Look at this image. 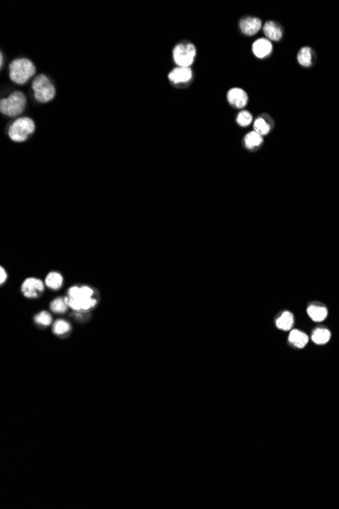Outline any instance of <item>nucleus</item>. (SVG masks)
I'll list each match as a JSON object with an SVG mask.
<instances>
[{"instance_id":"obj_18","label":"nucleus","mask_w":339,"mask_h":509,"mask_svg":"<svg viewBox=\"0 0 339 509\" xmlns=\"http://www.w3.org/2000/svg\"><path fill=\"white\" fill-rule=\"evenodd\" d=\"M331 333L326 328H317L312 333V341L317 345H324L329 342Z\"/></svg>"},{"instance_id":"obj_10","label":"nucleus","mask_w":339,"mask_h":509,"mask_svg":"<svg viewBox=\"0 0 339 509\" xmlns=\"http://www.w3.org/2000/svg\"><path fill=\"white\" fill-rule=\"evenodd\" d=\"M228 101L232 106H234L238 109H242L248 103V96L244 90L235 88V89H232L229 91Z\"/></svg>"},{"instance_id":"obj_26","label":"nucleus","mask_w":339,"mask_h":509,"mask_svg":"<svg viewBox=\"0 0 339 509\" xmlns=\"http://www.w3.org/2000/svg\"><path fill=\"white\" fill-rule=\"evenodd\" d=\"M7 279V273L5 271V269L3 267L0 268V282H1V285H3L5 280Z\"/></svg>"},{"instance_id":"obj_13","label":"nucleus","mask_w":339,"mask_h":509,"mask_svg":"<svg viewBox=\"0 0 339 509\" xmlns=\"http://www.w3.org/2000/svg\"><path fill=\"white\" fill-rule=\"evenodd\" d=\"M315 54L310 47H303L298 53V62L304 67H310L314 63Z\"/></svg>"},{"instance_id":"obj_21","label":"nucleus","mask_w":339,"mask_h":509,"mask_svg":"<svg viewBox=\"0 0 339 509\" xmlns=\"http://www.w3.org/2000/svg\"><path fill=\"white\" fill-rule=\"evenodd\" d=\"M254 131L261 136L266 135L270 131V125L264 118H257L255 122H254Z\"/></svg>"},{"instance_id":"obj_27","label":"nucleus","mask_w":339,"mask_h":509,"mask_svg":"<svg viewBox=\"0 0 339 509\" xmlns=\"http://www.w3.org/2000/svg\"><path fill=\"white\" fill-rule=\"evenodd\" d=\"M0 59H1V66H2V63H3V56L1 54V57H0Z\"/></svg>"},{"instance_id":"obj_11","label":"nucleus","mask_w":339,"mask_h":509,"mask_svg":"<svg viewBox=\"0 0 339 509\" xmlns=\"http://www.w3.org/2000/svg\"><path fill=\"white\" fill-rule=\"evenodd\" d=\"M254 55L258 58H265L272 51V44L266 39H259L253 44L252 47Z\"/></svg>"},{"instance_id":"obj_14","label":"nucleus","mask_w":339,"mask_h":509,"mask_svg":"<svg viewBox=\"0 0 339 509\" xmlns=\"http://www.w3.org/2000/svg\"><path fill=\"white\" fill-rule=\"evenodd\" d=\"M307 312H308V315L312 318V320H314L316 322L323 321L327 317V314H328L327 309L325 307L319 306V305L309 306Z\"/></svg>"},{"instance_id":"obj_25","label":"nucleus","mask_w":339,"mask_h":509,"mask_svg":"<svg viewBox=\"0 0 339 509\" xmlns=\"http://www.w3.org/2000/svg\"><path fill=\"white\" fill-rule=\"evenodd\" d=\"M89 311H74V317H76V320H86L88 316Z\"/></svg>"},{"instance_id":"obj_3","label":"nucleus","mask_w":339,"mask_h":509,"mask_svg":"<svg viewBox=\"0 0 339 509\" xmlns=\"http://www.w3.org/2000/svg\"><path fill=\"white\" fill-rule=\"evenodd\" d=\"M25 104V96L21 92H14L0 102V112L8 117H17L23 112Z\"/></svg>"},{"instance_id":"obj_8","label":"nucleus","mask_w":339,"mask_h":509,"mask_svg":"<svg viewBox=\"0 0 339 509\" xmlns=\"http://www.w3.org/2000/svg\"><path fill=\"white\" fill-rule=\"evenodd\" d=\"M193 77V72L190 67H176L169 73V79L175 84L187 83Z\"/></svg>"},{"instance_id":"obj_5","label":"nucleus","mask_w":339,"mask_h":509,"mask_svg":"<svg viewBox=\"0 0 339 509\" xmlns=\"http://www.w3.org/2000/svg\"><path fill=\"white\" fill-rule=\"evenodd\" d=\"M35 123L31 118L20 117L10 125L8 129V135L13 141L22 143L35 131Z\"/></svg>"},{"instance_id":"obj_9","label":"nucleus","mask_w":339,"mask_h":509,"mask_svg":"<svg viewBox=\"0 0 339 509\" xmlns=\"http://www.w3.org/2000/svg\"><path fill=\"white\" fill-rule=\"evenodd\" d=\"M261 20L257 17H244L240 21V29L247 36H253L261 29Z\"/></svg>"},{"instance_id":"obj_23","label":"nucleus","mask_w":339,"mask_h":509,"mask_svg":"<svg viewBox=\"0 0 339 509\" xmlns=\"http://www.w3.org/2000/svg\"><path fill=\"white\" fill-rule=\"evenodd\" d=\"M34 319L35 322L41 326H49L53 320L51 315L48 312H46V311H43V312L37 314Z\"/></svg>"},{"instance_id":"obj_20","label":"nucleus","mask_w":339,"mask_h":509,"mask_svg":"<svg viewBox=\"0 0 339 509\" xmlns=\"http://www.w3.org/2000/svg\"><path fill=\"white\" fill-rule=\"evenodd\" d=\"M70 330H71L70 324L63 319L57 320L53 325V332L57 335H65L69 333Z\"/></svg>"},{"instance_id":"obj_2","label":"nucleus","mask_w":339,"mask_h":509,"mask_svg":"<svg viewBox=\"0 0 339 509\" xmlns=\"http://www.w3.org/2000/svg\"><path fill=\"white\" fill-rule=\"evenodd\" d=\"M36 73L34 63L26 58H18L9 64V77L17 83L23 84L29 81Z\"/></svg>"},{"instance_id":"obj_16","label":"nucleus","mask_w":339,"mask_h":509,"mask_svg":"<svg viewBox=\"0 0 339 509\" xmlns=\"http://www.w3.org/2000/svg\"><path fill=\"white\" fill-rule=\"evenodd\" d=\"M45 284L48 288L52 289V290H58L62 287L63 285V277L60 273L58 272H50L47 276H46V279H45Z\"/></svg>"},{"instance_id":"obj_17","label":"nucleus","mask_w":339,"mask_h":509,"mask_svg":"<svg viewBox=\"0 0 339 509\" xmlns=\"http://www.w3.org/2000/svg\"><path fill=\"white\" fill-rule=\"evenodd\" d=\"M294 324V316L289 311L282 313L277 319H276V326L279 329L282 330H290L293 327Z\"/></svg>"},{"instance_id":"obj_24","label":"nucleus","mask_w":339,"mask_h":509,"mask_svg":"<svg viewBox=\"0 0 339 509\" xmlns=\"http://www.w3.org/2000/svg\"><path fill=\"white\" fill-rule=\"evenodd\" d=\"M252 115L248 111H241L237 117V122L241 126H248L252 122Z\"/></svg>"},{"instance_id":"obj_7","label":"nucleus","mask_w":339,"mask_h":509,"mask_svg":"<svg viewBox=\"0 0 339 509\" xmlns=\"http://www.w3.org/2000/svg\"><path fill=\"white\" fill-rule=\"evenodd\" d=\"M44 284L39 278H26L21 285V292L26 298H38L44 292Z\"/></svg>"},{"instance_id":"obj_22","label":"nucleus","mask_w":339,"mask_h":509,"mask_svg":"<svg viewBox=\"0 0 339 509\" xmlns=\"http://www.w3.org/2000/svg\"><path fill=\"white\" fill-rule=\"evenodd\" d=\"M50 308L54 313H65L67 308H69V307L66 304L64 298H57L54 301H52Z\"/></svg>"},{"instance_id":"obj_4","label":"nucleus","mask_w":339,"mask_h":509,"mask_svg":"<svg viewBox=\"0 0 339 509\" xmlns=\"http://www.w3.org/2000/svg\"><path fill=\"white\" fill-rule=\"evenodd\" d=\"M32 89L34 91L35 99L40 103L50 102L56 94L54 84L49 77L44 74H40L35 77L32 82Z\"/></svg>"},{"instance_id":"obj_15","label":"nucleus","mask_w":339,"mask_h":509,"mask_svg":"<svg viewBox=\"0 0 339 509\" xmlns=\"http://www.w3.org/2000/svg\"><path fill=\"white\" fill-rule=\"evenodd\" d=\"M308 339L309 338L306 333L297 329L292 330L289 336L290 343L299 349H303L304 347H306V345L308 344Z\"/></svg>"},{"instance_id":"obj_19","label":"nucleus","mask_w":339,"mask_h":509,"mask_svg":"<svg viewBox=\"0 0 339 509\" xmlns=\"http://www.w3.org/2000/svg\"><path fill=\"white\" fill-rule=\"evenodd\" d=\"M262 136L255 131H252L245 136V145L250 150L259 147L262 144Z\"/></svg>"},{"instance_id":"obj_1","label":"nucleus","mask_w":339,"mask_h":509,"mask_svg":"<svg viewBox=\"0 0 339 509\" xmlns=\"http://www.w3.org/2000/svg\"><path fill=\"white\" fill-rule=\"evenodd\" d=\"M95 291L88 286H74L68 290V307L74 311H89L94 308L98 300L94 298Z\"/></svg>"},{"instance_id":"obj_12","label":"nucleus","mask_w":339,"mask_h":509,"mask_svg":"<svg viewBox=\"0 0 339 509\" xmlns=\"http://www.w3.org/2000/svg\"><path fill=\"white\" fill-rule=\"evenodd\" d=\"M263 31H264V34L266 35V37L269 40L279 41L282 38L281 26L277 22H275L273 20H269V21H267L264 24Z\"/></svg>"},{"instance_id":"obj_6","label":"nucleus","mask_w":339,"mask_h":509,"mask_svg":"<svg viewBox=\"0 0 339 509\" xmlns=\"http://www.w3.org/2000/svg\"><path fill=\"white\" fill-rule=\"evenodd\" d=\"M196 49L190 42H182L174 48L173 57L176 64L180 67H190L195 59Z\"/></svg>"}]
</instances>
